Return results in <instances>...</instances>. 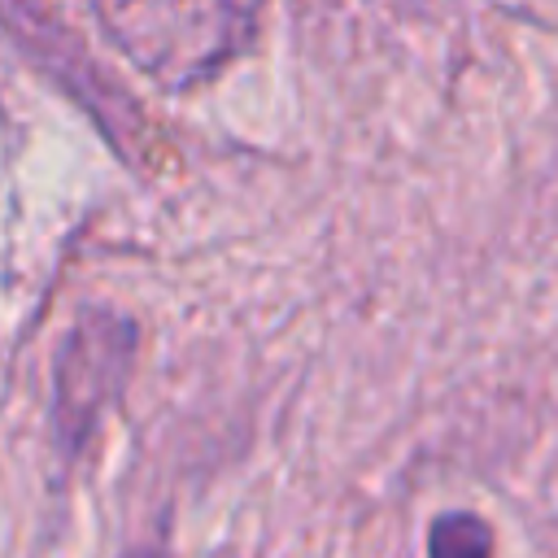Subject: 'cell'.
Segmentation results:
<instances>
[{"label":"cell","mask_w":558,"mask_h":558,"mask_svg":"<svg viewBox=\"0 0 558 558\" xmlns=\"http://www.w3.org/2000/svg\"><path fill=\"white\" fill-rule=\"evenodd\" d=\"M96 13L109 44L140 74L183 92L253 44L262 0H96Z\"/></svg>","instance_id":"6da1fadb"},{"label":"cell","mask_w":558,"mask_h":558,"mask_svg":"<svg viewBox=\"0 0 558 558\" xmlns=\"http://www.w3.org/2000/svg\"><path fill=\"white\" fill-rule=\"evenodd\" d=\"M135 357V327L113 310H87L61 344L52 423L65 449H78L109 401L122 392Z\"/></svg>","instance_id":"7a4b0ae2"},{"label":"cell","mask_w":558,"mask_h":558,"mask_svg":"<svg viewBox=\"0 0 558 558\" xmlns=\"http://www.w3.org/2000/svg\"><path fill=\"white\" fill-rule=\"evenodd\" d=\"M427 558H493V532L475 514H440L427 532Z\"/></svg>","instance_id":"3957f363"},{"label":"cell","mask_w":558,"mask_h":558,"mask_svg":"<svg viewBox=\"0 0 558 558\" xmlns=\"http://www.w3.org/2000/svg\"><path fill=\"white\" fill-rule=\"evenodd\" d=\"M126 558H161L157 549H135V554H126Z\"/></svg>","instance_id":"277c9868"}]
</instances>
